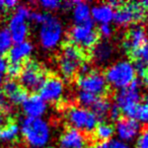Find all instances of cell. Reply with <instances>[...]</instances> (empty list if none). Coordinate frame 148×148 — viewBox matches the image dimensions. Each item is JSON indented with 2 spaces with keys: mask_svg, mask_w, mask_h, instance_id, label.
I'll use <instances>...</instances> for the list:
<instances>
[{
  "mask_svg": "<svg viewBox=\"0 0 148 148\" xmlns=\"http://www.w3.org/2000/svg\"><path fill=\"white\" fill-rule=\"evenodd\" d=\"M19 129L25 141L32 148H45L51 140V128L43 118H23Z\"/></svg>",
  "mask_w": 148,
  "mask_h": 148,
  "instance_id": "1",
  "label": "cell"
},
{
  "mask_svg": "<svg viewBox=\"0 0 148 148\" xmlns=\"http://www.w3.org/2000/svg\"><path fill=\"white\" fill-rule=\"evenodd\" d=\"M107 83L114 88L123 89L129 86L136 78V72L132 62L120 60L110 65L105 73Z\"/></svg>",
  "mask_w": 148,
  "mask_h": 148,
  "instance_id": "2",
  "label": "cell"
},
{
  "mask_svg": "<svg viewBox=\"0 0 148 148\" xmlns=\"http://www.w3.org/2000/svg\"><path fill=\"white\" fill-rule=\"evenodd\" d=\"M64 36V27L61 21L48 14L46 21L40 25L39 41L45 50H54L61 44Z\"/></svg>",
  "mask_w": 148,
  "mask_h": 148,
  "instance_id": "3",
  "label": "cell"
},
{
  "mask_svg": "<svg viewBox=\"0 0 148 148\" xmlns=\"http://www.w3.org/2000/svg\"><path fill=\"white\" fill-rule=\"evenodd\" d=\"M84 63L82 51L72 44L63 47L58 59V67L60 73L65 78H71L78 72L79 68Z\"/></svg>",
  "mask_w": 148,
  "mask_h": 148,
  "instance_id": "4",
  "label": "cell"
},
{
  "mask_svg": "<svg viewBox=\"0 0 148 148\" xmlns=\"http://www.w3.org/2000/svg\"><path fill=\"white\" fill-rule=\"evenodd\" d=\"M66 120L71 128L87 133L95 131V127L99 124L97 117L88 109H85L80 106H74L68 109L66 112Z\"/></svg>",
  "mask_w": 148,
  "mask_h": 148,
  "instance_id": "5",
  "label": "cell"
},
{
  "mask_svg": "<svg viewBox=\"0 0 148 148\" xmlns=\"http://www.w3.org/2000/svg\"><path fill=\"white\" fill-rule=\"evenodd\" d=\"M72 45L82 49H91L97 44L99 34L95 31L93 21H90L82 25H75L69 33Z\"/></svg>",
  "mask_w": 148,
  "mask_h": 148,
  "instance_id": "6",
  "label": "cell"
},
{
  "mask_svg": "<svg viewBox=\"0 0 148 148\" xmlns=\"http://www.w3.org/2000/svg\"><path fill=\"white\" fill-rule=\"evenodd\" d=\"M147 14V9L144 8L141 2L123 3L115 11L114 21L120 27H127L132 23L144 21Z\"/></svg>",
  "mask_w": 148,
  "mask_h": 148,
  "instance_id": "7",
  "label": "cell"
},
{
  "mask_svg": "<svg viewBox=\"0 0 148 148\" xmlns=\"http://www.w3.org/2000/svg\"><path fill=\"white\" fill-rule=\"evenodd\" d=\"M18 78L19 84L23 86V89L36 91L40 90L46 76L39 63L36 61H27L23 66Z\"/></svg>",
  "mask_w": 148,
  "mask_h": 148,
  "instance_id": "8",
  "label": "cell"
},
{
  "mask_svg": "<svg viewBox=\"0 0 148 148\" xmlns=\"http://www.w3.org/2000/svg\"><path fill=\"white\" fill-rule=\"evenodd\" d=\"M141 81L135 78L129 86L123 89H119L116 93V105L120 108L122 113L126 116L134 109L141 101Z\"/></svg>",
  "mask_w": 148,
  "mask_h": 148,
  "instance_id": "9",
  "label": "cell"
},
{
  "mask_svg": "<svg viewBox=\"0 0 148 148\" xmlns=\"http://www.w3.org/2000/svg\"><path fill=\"white\" fill-rule=\"evenodd\" d=\"M77 86L80 90L90 92L97 97L105 95L108 90V83L105 75L101 72L92 70L85 75H80L78 77Z\"/></svg>",
  "mask_w": 148,
  "mask_h": 148,
  "instance_id": "10",
  "label": "cell"
},
{
  "mask_svg": "<svg viewBox=\"0 0 148 148\" xmlns=\"http://www.w3.org/2000/svg\"><path fill=\"white\" fill-rule=\"evenodd\" d=\"M40 97L46 103H58L65 93V83L57 76L46 77L40 88Z\"/></svg>",
  "mask_w": 148,
  "mask_h": 148,
  "instance_id": "11",
  "label": "cell"
},
{
  "mask_svg": "<svg viewBox=\"0 0 148 148\" xmlns=\"http://www.w3.org/2000/svg\"><path fill=\"white\" fill-rule=\"evenodd\" d=\"M115 134L118 140L127 143L135 140L141 132V125L130 118H122L116 122Z\"/></svg>",
  "mask_w": 148,
  "mask_h": 148,
  "instance_id": "12",
  "label": "cell"
},
{
  "mask_svg": "<svg viewBox=\"0 0 148 148\" xmlns=\"http://www.w3.org/2000/svg\"><path fill=\"white\" fill-rule=\"evenodd\" d=\"M148 42V35L146 29L141 25H134L129 29L127 37L123 42V48L131 55L140 50Z\"/></svg>",
  "mask_w": 148,
  "mask_h": 148,
  "instance_id": "13",
  "label": "cell"
},
{
  "mask_svg": "<svg viewBox=\"0 0 148 148\" xmlns=\"http://www.w3.org/2000/svg\"><path fill=\"white\" fill-rule=\"evenodd\" d=\"M7 29L10 34L13 44L27 41L29 31L27 19L14 12L8 21V29Z\"/></svg>",
  "mask_w": 148,
  "mask_h": 148,
  "instance_id": "14",
  "label": "cell"
},
{
  "mask_svg": "<svg viewBox=\"0 0 148 148\" xmlns=\"http://www.w3.org/2000/svg\"><path fill=\"white\" fill-rule=\"evenodd\" d=\"M60 148H87L88 140L79 130L68 128L59 138Z\"/></svg>",
  "mask_w": 148,
  "mask_h": 148,
  "instance_id": "15",
  "label": "cell"
},
{
  "mask_svg": "<svg viewBox=\"0 0 148 148\" xmlns=\"http://www.w3.org/2000/svg\"><path fill=\"white\" fill-rule=\"evenodd\" d=\"M21 106L27 118H43L48 110V103L39 95H29Z\"/></svg>",
  "mask_w": 148,
  "mask_h": 148,
  "instance_id": "16",
  "label": "cell"
},
{
  "mask_svg": "<svg viewBox=\"0 0 148 148\" xmlns=\"http://www.w3.org/2000/svg\"><path fill=\"white\" fill-rule=\"evenodd\" d=\"M1 89H2L4 95L8 97L10 103H14V105H23V103L29 97L27 90L21 87V85L13 79L5 81Z\"/></svg>",
  "mask_w": 148,
  "mask_h": 148,
  "instance_id": "17",
  "label": "cell"
},
{
  "mask_svg": "<svg viewBox=\"0 0 148 148\" xmlns=\"http://www.w3.org/2000/svg\"><path fill=\"white\" fill-rule=\"evenodd\" d=\"M34 46L31 42L25 41L21 43H14L8 52V59L10 63L21 64V62L32 55Z\"/></svg>",
  "mask_w": 148,
  "mask_h": 148,
  "instance_id": "18",
  "label": "cell"
},
{
  "mask_svg": "<svg viewBox=\"0 0 148 148\" xmlns=\"http://www.w3.org/2000/svg\"><path fill=\"white\" fill-rule=\"evenodd\" d=\"M114 55V48L109 42L97 43L91 48V59L97 65L107 64Z\"/></svg>",
  "mask_w": 148,
  "mask_h": 148,
  "instance_id": "19",
  "label": "cell"
},
{
  "mask_svg": "<svg viewBox=\"0 0 148 148\" xmlns=\"http://www.w3.org/2000/svg\"><path fill=\"white\" fill-rule=\"evenodd\" d=\"M115 9L109 3H99L91 7V21L99 25L110 23L114 21Z\"/></svg>",
  "mask_w": 148,
  "mask_h": 148,
  "instance_id": "20",
  "label": "cell"
},
{
  "mask_svg": "<svg viewBox=\"0 0 148 148\" xmlns=\"http://www.w3.org/2000/svg\"><path fill=\"white\" fill-rule=\"evenodd\" d=\"M72 15L76 25H82L91 21V6L85 1H72Z\"/></svg>",
  "mask_w": 148,
  "mask_h": 148,
  "instance_id": "21",
  "label": "cell"
},
{
  "mask_svg": "<svg viewBox=\"0 0 148 148\" xmlns=\"http://www.w3.org/2000/svg\"><path fill=\"white\" fill-rule=\"evenodd\" d=\"M93 133H95V137L99 142H106L113 139L115 135V128L112 124L103 122L101 124H97Z\"/></svg>",
  "mask_w": 148,
  "mask_h": 148,
  "instance_id": "22",
  "label": "cell"
},
{
  "mask_svg": "<svg viewBox=\"0 0 148 148\" xmlns=\"http://www.w3.org/2000/svg\"><path fill=\"white\" fill-rule=\"evenodd\" d=\"M112 103H110V101L105 97H99L97 99L93 106L91 107L90 111L95 114L97 117V119H105L106 117H108L109 115L110 108H111Z\"/></svg>",
  "mask_w": 148,
  "mask_h": 148,
  "instance_id": "23",
  "label": "cell"
},
{
  "mask_svg": "<svg viewBox=\"0 0 148 148\" xmlns=\"http://www.w3.org/2000/svg\"><path fill=\"white\" fill-rule=\"evenodd\" d=\"M127 118L135 120L140 125L148 124V107L145 103H139L128 114Z\"/></svg>",
  "mask_w": 148,
  "mask_h": 148,
  "instance_id": "24",
  "label": "cell"
},
{
  "mask_svg": "<svg viewBox=\"0 0 148 148\" xmlns=\"http://www.w3.org/2000/svg\"><path fill=\"white\" fill-rule=\"evenodd\" d=\"M19 133H21L19 126L16 123L11 122L1 129V139L6 142H11L18 137Z\"/></svg>",
  "mask_w": 148,
  "mask_h": 148,
  "instance_id": "25",
  "label": "cell"
},
{
  "mask_svg": "<svg viewBox=\"0 0 148 148\" xmlns=\"http://www.w3.org/2000/svg\"><path fill=\"white\" fill-rule=\"evenodd\" d=\"M12 45L13 42L8 29L6 27H0V56L8 53Z\"/></svg>",
  "mask_w": 148,
  "mask_h": 148,
  "instance_id": "26",
  "label": "cell"
},
{
  "mask_svg": "<svg viewBox=\"0 0 148 148\" xmlns=\"http://www.w3.org/2000/svg\"><path fill=\"white\" fill-rule=\"evenodd\" d=\"M77 101L80 105V107L85 108V109H88L93 106V103L97 101V99H99V97L92 95L90 92H87L84 90H79L77 92Z\"/></svg>",
  "mask_w": 148,
  "mask_h": 148,
  "instance_id": "27",
  "label": "cell"
},
{
  "mask_svg": "<svg viewBox=\"0 0 148 148\" xmlns=\"http://www.w3.org/2000/svg\"><path fill=\"white\" fill-rule=\"evenodd\" d=\"M92 148H130L127 143L120 141L118 139H111L106 142H99Z\"/></svg>",
  "mask_w": 148,
  "mask_h": 148,
  "instance_id": "28",
  "label": "cell"
},
{
  "mask_svg": "<svg viewBox=\"0 0 148 148\" xmlns=\"http://www.w3.org/2000/svg\"><path fill=\"white\" fill-rule=\"evenodd\" d=\"M134 58L136 60H140L142 63L145 65V67L148 70V42L141 48L140 50H138L136 53H134L133 55Z\"/></svg>",
  "mask_w": 148,
  "mask_h": 148,
  "instance_id": "29",
  "label": "cell"
},
{
  "mask_svg": "<svg viewBox=\"0 0 148 148\" xmlns=\"http://www.w3.org/2000/svg\"><path fill=\"white\" fill-rule=\"evenodd\" d=\"M136 148H148V127L141 130L136 140Z\"/></svg>",
  "mask_w": 148,
  "mask_h": 148,
  "instance_id": "30",
  "label": "cell"
},
{
  "mask_svg": "<svg viewBox=\"0 0 148 148\" xmlns=\"http://www.w3.org/2000/svg\"><path fill=\"white\" fill-rule=\"evenodd\" d=\"M40 5L45 10L53 11L59 9L61 7L62 3L59 0H42V1H40Z\"/></svg>",
  "mask_w": 148,
  "mask_h": 148,
  "instance_id": "31",
  "label": "cell"
},
{
  "mask_svg": "<svg viewBox=\"0 0 148 148\" xmlns=\"http://www.w3.org/2000/svg\"><path fill=\"white\" fill-rule=\"evenodd\" d=\"M97 34L101 36L103 38H106V39H109L113 36L114 34V29L110 23H103V25H99V32Z\"/></svg>",
  "mask_w": 148,
  "mask_h": 148,
  "instance_id": "32",
  "label": "cell"
},
{
  "mask_svg": "<svg viewBox=\"0 0 148 148\" xmlns=\"http://www.w3.org/2000/svg\"><path fill=\"white\" fill-rule=\"evenodd\" d=\"M23 69V65L21 64H16V63H10L8 64V67H7V73L10 77L15 78V77H18L19 74Z\"/></svg>",
  "mask_w": 148,
  "mask_h": 148,
  "instance_id": "33",
  "label": "cell"
},
{
  "mask_svg": "<svg viewBox=\"0 0 148 148\" xmlns=\"http://www.w3.org/2000/svg\"><path fill=\"white\" fill-rule=\"evenodd\" d=\"M48 16V13L42 12V11H32L31 16H29V19L33 21L34 23H39V25H42L44 21H46Z\"/></svg>",
  "mask_w": 148,
  "mask_h": 148,
  "instance_id": "34",
  "label": "cell"
},
{
  "mask_svg": "<svg viewBox=\"0 0 148 148\" xmlns=\"http://www.w3.org/2000/svg\"><path fill=\"white\" fill-rule=\"evenodd\" d=\"M121 115H122V112L121 110H120V108L118 107L116 103H114V105L111 106V108H110V111H109V117L110 119L112 120V121H116L117 122L118 120L121 119Z\"/></svg>",
  "mask_w": 148,
  "mask_h": 148,
  "instance_id": "35",
  "label": "cell"
},
{
  "mask_svg": "<svg viewBox=\"0 0 148 148\" xmlns=\"http://www.w3.org/2000/svg\"><path fill=\"white\" fill-rule=\"evenodd\" d=\"M134 65V69H135L136 75H139L140 77H144L146 75V72H147V68L145 67L143 63H142L140 60H136L135 64Z\"/></svg>",
  "mask_w": 148,
  "mask_h": 148,
  "instance_id": "36",
  "label": "cell"
},
{
  "mask_svg": "<svg viewBox=\"0 0 148 148\" xmlns=\"http://www.w3.org/2000/svg\"><path fill=\"white\" fill-rule=\"evenodd\" d=\"M7 67H8V62L3 56H0V75L2 76L3 74L7 71Z\"/></svg>",
  "mask_w": 148,
  "mask_h": 148,
  "instance_id": "37",
  "label": "cell"
},
{
  "mask_svg": "<svg viewBox=\"0 0 148 148\" xmlns=\"http://www.w3.org/2000/svg\"><path fill=\"white\" fill-rule=\"evenodd\" d=\"M8 124V118H7V114L4 112L0 111V128L4 127Z\"/></svg>",
  "mask_w": 148,
  "mask_h": 148,
  "instance_id": "38",
  "label": "cell"
},
{
  "mask_svg": "<svg viewBox=\"0 0 148 148\" xmlns=\"http://www.w3.org/2000/svg\"><path fill=\"white\" fill-rule=\"evenodd\" d=\"M4 5L6 8H15L18 5V2L16 0H6L4 1Z\"/></svg>",
  "mask_w": 148,
  "mask_h": 148,
  "instance_id": "39",
  "label": "cell"
},
{
  "mask_svg": "<svg viewBox=\"0 0 148 148\" xmlns=\"http://www.w3.org/2000/svg\"><path fill=\"white\" fill-rule=\"evenodd\" d=\"M5 103V99H4V93H3L2 89L0 88V111L2 110L3 106Z\"/></svg>",
  "mask_w": 148,
  "mask_h": 148,
  "instance_id": "40",
  "label": "cell"
},
{
  "mask_svg": "<svg viewBox=\"0 0 148 148\" xmlns=\"http://www.w3.org/2000/svg\"><path fill=\"white\" fill-rule=\"evenodd\" d=\"M109 4L111 5L113 8H119L123 3L120 2V1H111V2H109Z\"/></svg>",
  "mask_w": 148,
  "mask_h": 148,
  "instance_id": "41",
  "label": "cell"
},
{
  "mask_svg": "<svg viewBox=\"0 0 148 148\" xmlns=\"http://www.w3.org/2000/svg\"><path fill=\"white\" fill-rule=\"evenodd\" d=\"M5 8V5H4V1L3 0H0V11L3 10Z\"/></svg>",
  "mask_w": 148,
  "mask_h": 148,
  "instance_id": "42",
  "label": "cell"
},
{
  "mask_svg": "<svg viewBox=\"0 0 148 148\" xmlns=\"http://www.w3.org/2000/svg\"><path fill=\"white\" fill-rule=\"evenodd\" d=\"M141 4L144 6V8L145 9H148V0H145V1H143V2H141Z\"/></svg>",
  "mask_w": 148,
  "mask_h": 148,
  "instance_id": "43",
  "label": "cell"
},
{
  "mask_svg": "<svg viewBox=\"0 0 148 148\" xmlns=\"http://www.w3.org/2000/svg\"><path fill=\"white\" fill-rule=\"evenodd\" d=\"M145 105L148 107V92L146 93V95H145Z\"/></svg>",
  "mask_w": 148,
  "mask_h": 148,
  "instance_id": "44",
  "label": "cell"
},
{
  "mask_svg": "<svg viewBox=\"0 0 148 148\" xmlns=\"http://www.w3.org/2000/svg\"><path fill=\"white\" fill-rule=\"evenodd\" d=\"M144 81H145V84L148 86V76H146V77H145V79H144Z\"/></svg>",
  "mask_w": 148,
  "mask_h": 148,
  "instance_id": "45",
  "label": "cell"
},
{
  "mask_svg": "<svg viewBox=\"0 0 148 148\" xmlns=\"http://www.w3.org/2000/svg\"><path fill=\"white\" fill-rule=\"evenodd\" d=\"M2 82V76H1V75H0V83Z\"/></svg>",
  "mask_w": 148,
  "mask_h": 148,
  "instance_id": "46",
  "label": "cell"
},
{
  "mask_svg": "<svg viewBox=\"0 0 148 148\" xmlns=\"http://www.w3.org/2000/svg\"><path fill=\"white\" fill-rule=\"evenodd\" d=\"M0 139H1V129H0Z\"/></svg>",
  "mask_w": 148,
  "mask_h": 148,
  "instance_id": "47",
  "label": "cell"
}]
</instances>
